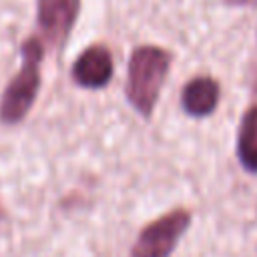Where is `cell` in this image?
<instances>
[{"instance_id":"obj_1","label":"cell","mask_w":257,"mask_h":257,"mask_svg":"<svg viewBox=\"0 0 257 257\" xmlns=\"http://www.w3.org/2000/svg\"><path fill=\"white\" fill-rule=\"evenodd\" d=\"M169 66H171V54L161 46L143 44L133 50L128 60L124 94L141 116L149 118L153 114Z\"/></svg>"},{"instance_id":"obj_2","label":"cell","mask_w":257,"mask_h":257,"mask_svg":"<svg viewBox=\"0 0 257 257\" xmlns=\"http://www.w3.org/2000/svg\"><path fill=\"white\" fill-rule=\"evenodd\" d=\"M20 70L8 82L0 98V120L4 124H16L24 120L40 88V62L44 56L42 42L38 38H26L20 48Z\"/></svg>"},{"instance_id":"obj_3","label":"cell","mask_w":257,"mask_h":257,"mask_svg":"<svg viewBox=\"0 0 257 257\" xmlns=\"http://www.w3.org/2000/svg\"><path fill=\"white\" fill-rule=\"evenodd\" d=\"M191 225L187 209H173L145 225L131 249V257H171L179 239Z\"/></svg>"},{"instance_id":"obj_4","label":"cell","mask_w":257,"mask_h":257,"mask_svg":"<svg viewBox=\"0 0 257 257\" xmlns=\"http://www.w3.org/2000/svg\"><path fill=\"white\" fill-rule=\"evenodd\" d=\"M78 10L80 0H38V26L50 46L58 48L66 42Z\"/></svg>"},{"instance_id":"obj_5","label":"cell","mask_w":257,"mask_h":257,"mask_svg":"<svg viewBox=\"0 0 257 257\" xmlns=\"http://www.w3.org/2000/svg\"><path fill=\"white\" fill-rule=\"evenodd\" d=\"M114 64L110 50L104 44H92L84 48L74 64H72V78L82 88H102L112 78Z\"/></svg>"},{"instance_id":"obj_6","label":"cell","mask_w":257,"mask_h":257,"mask_svg":"<svg viewBox=\"0 0 257 257\" xmlns=\"http://www.w3.org/2000/svg\"><path fill=\"white\" fill-rule=\"evenodd\" d=\"M219 102V84L211 76L189 80L181 94L183 110L191 116H209Z\"/></svg>"},{"instance_id":"obj_7","label":"cell","mask_w":257,"mask_h":257,"mask_svg":"<svg viewBox=\"0 0 257 257\" xmlns=\"http://www.w3.org/2000/svg\"><path fill=\"white\" fill-rule=\"evenodd\" d=\"M237 157L245 171L257 175V104L251 106L241 120L237 135Z\"/></svg>"}]
</instances>
